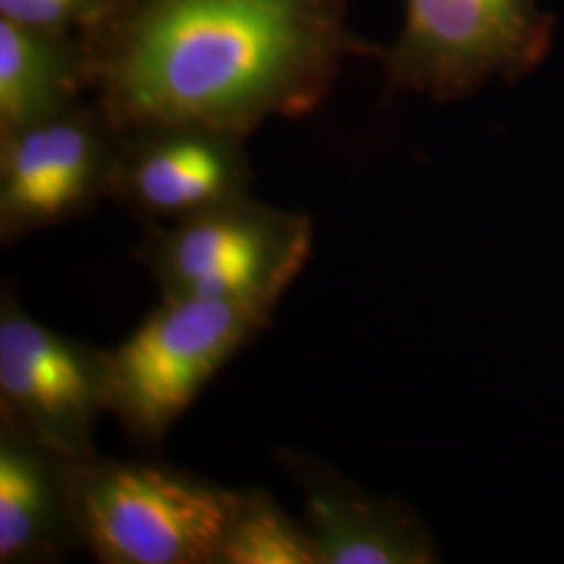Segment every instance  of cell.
<instances>
[{
  "mask_svg": "<svg viewBox=\"0 0 564 564\" xmlns=\"http://www.w3.org/2000/svg\"><path fill=\"white\" fill-rule=\"evenodd\" d=\"M118 130L197 123L249 137L318 109L345 61L379 55L347 0H121L80 34Z\"/></svg>",
  "mask_w": 564,
  "mask_h": 564,
  "instance_id": "cell-1",
  "label": "cell"
},
{
  "mask_svg": "<svg viewBox=\"0 0 564 564\" xmlns=\"http://www.w3.org/2000/svg\"><path fill=\"white\" fill-rule=\"evenodd\" d=\"M78 547L102 564H214L232 489L99 454L69 460Z\"/></svg>",
  "mask_w": 564,
  "mask_h": 564,
  "instance_id": "cell-2",
  "label": "cell"
},
{
  "mask_svg": "<svg viewBox=\"0 0 564 564\" xmlns=\"http://www.w3.org/2000/svg\"><path fill=\"white\" fill-rule=\"evenodd\" d=\"M314 245L297 212L242 195L172 224H147L137 258L162 300H212L276 310Z\"/></svg>",
  "mask_w": 564,
  "mask_h": 564,
  "instance_id": "cell-3",
  "label": "cell"
},
{
  "mask_svg": "<svg viewBox=\"0 0 564 564\" xmlns=\"http://www.w3.org/2000/svg\"><path fill=\"white\" fill-rule=\"evenodd\" d=\"M272 321V310L212 300H162L107 349L109 412L139 444H160L203 389Z\"/></svg>",
  "mask_w": 564,
  "mask_h": 564,
  "instance_id": "cell-4",
  "label": "cell"
},
{
  "mask_svg": "<svg viewBox=\"0 0 564 564\" xmlns=\"http://www.w3.org/2000/svg\"><path fill=\"white\" fill-rule=\"evenodd\" d=\"M403 28L381 51L389 95L456 101L500 76L517 80L544 61L552 20L538 0H403Z\"/></svg>",
  "mask_w": 564,
  "mask_h": 564,
  "instance_id": "cell-5",
  "label": "cell"
},
{
  "mask_svg": "<svg viewBox=\"0 0 564 564\" xmlns=\"http://www.w3.org/2000/svg\"><path fill=\"white\" fill-rule=\"evenodd\" d=\"M109 412L107 349L36 321L4 289L0 297V421L63 458L97 454Z\"/></svg>",
  "mask_w": 564,
  "mask_h": 564,
  "instance_id": "cell-6",
  "label": "cell"
},
{
  "mask_svg": "<svg viewBox=\"0 0 564 564\" xmlns=\"http://www.w3.org/2000/svg\"><path fill=\"white\" fill-rule=\"evenodd\" d=\"M120 130L99 102L0 137V239L15 242L109 202Z\"/></svg>",
  "mask_w": 564,
  "mask_h": 564,
  "instance_id": "cell-7",
  "label": "cell"
},
{
  "mask_svg": "<svg viewBox=\"0 0 564 564\" xmlns=\"http://www.w3.org/2000/svg\"><path fill=\"white\" fill-rule=\"evenodd\" d=\"M247 137L197 123L120 130L109 202L147 224H172L249 195Z\"/></svg>",
  "mask_w": 564,
  "mask_h": 564,
  "instance_id": "cell-8",
  "label": "cell"
},
{
  "mask_svg": "<svg viewBox=\"0 0 564 564\" xmlns=\"http://www.w3.org/2000/svg\"><path fill=\"white\" fill-rule=\"evenodd\" d=\"M297 484L305 524L323 564H431L437 547L423 521L398 500L377 498L312 454L279 452Z\"/></svg>",
  "mask_w": 564,
  "mask_h": 564,
  "instance_id": "cell-9",
  "label": "cell"
},
{
  "mask_svg": "<svg viewBox=\"0 0 564 564\" xmlns=\"http://www.w3.org/2000/svg\"><path fill=\"white\" fill-rule=\"evenodd\" d=\"M74 547L69 458L0 421V563H59Z\"/></svg>",
  "mask_w": 564,
  "mask_h": 564,
  "instance_id": "cell-10",
  "label": "cell"
},
{
  "mask_svg": "<svg viewBox=\"0 0 564 564\" xmlns=\"http://www.w3.org/2000/svg\"><path fill=\"white\" fill-rule=\"evenodd\" d=\"M93 95L80 34L0 20V137L55 118Z\"/></svg>",
  "mask_w": 564,
  "mask_h": 564,
  "instance_id": "cell-11",
  "label": "cell"
},
{
  "mask_svg": "<svg viewBox=\"0 0 564 564\" xmlns=\"http://www.w3.org/2000/svg\"><path fill=\"white\" fill-rule=\"evenodd\" d=\"M214 564H323V554L307 524L253 487L232 489Z\"/></svg>",
  "mask_w": 564,
  "mask_h": 564,
  "instance_id": "cell-12",
  "label": "cell"
},
{
  "mask_svg": "<svg viewBox=\"0 0 564 564\" xmlns=\"http://www.w3.org/2000/svg\"><path fill=\"white\" fill-rule=\"evenodd\" d=\"M121 0H0V20L21 25L84 34Z\"/></svg>",
  "mask_w": 564,
  "mask_h": 564,
  "instance_id": "cell-13",
  "label": "cell"
}]
</instances>
